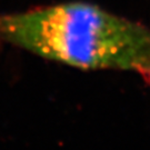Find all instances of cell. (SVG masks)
Wrapping results in <instances>:
<instances>
[{"label":"cell","instance_id":"obj_1","mask_svg":"<svg viewBox=\"0 0 150 150\" xmlns=\"http://www.w3.org/2000/svg\"><path fill=\"white\" fill-rule=\"evenodd\" d=\"M0 39L47 60L131 71L150 83V29L90 2L0 13Z\"/></svg>","mask_w":150,"mask_h":150}]
</instances>
